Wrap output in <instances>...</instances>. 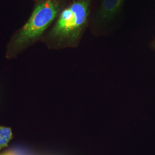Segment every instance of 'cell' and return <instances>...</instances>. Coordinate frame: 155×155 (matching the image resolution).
<instances>
[{
	"label": "cell",
	"mask_w": 155,
	"mask_h": 155,
	"mask_svg": "<svg viewBox=\"0 0 155 155\" xmlns=\"http://www.w3.org/2000/svg\"><path fill=\"white\" fill-rule=\"evenodd\" d=\"M89 0H76L61 12L48 38L58 45H70L80 36L89 16Z\"/></svg>",
	"instance_id": "2"
},
{
	"label": "cell",
	"mask_w": 155,
	"mask_h": 155,
	"mask_svg": "<svg viewBox=\"0 0 155 155\" xmlns=\"http://www.w3.org/2000/svg\"><path fill=\"white\" fill-rule=\"evenodd\" d=\"M12 136L13 134L10 127L0 126V151L8 146Z\"/></svg>",
	"instance_id": "4"
},
{
	"label": "cell",
	"mask_w": 155,
	"mask_h": 155,
	"mask_svg": "<svg viewBox=\"0 0 155 155\" xmlns=\"http://www.w3.org/2000/svg\"><path fill=\"white\" fill-rule=\"evenodd\" d=\"M125 0H102L97 18L101 22L112 20L120 13Z\"/></svg>",
	"instance_id": "3"
},
{
	"label": "cell",
	"mask_w": 155,
	"mask_h": 155,
	"mask_svg": "<svg viewBox=\"0 0 155 155\" xmlns=\"http://www.w3.org/2000/svg\"><path fill=\"white\" fill-rule=\"evenodd\" d=\"M61 9V4L58 0H40L27 21L10 39L6 57L15 58L36 43L59 16Z\"/></svg>",
	"instance_id": "1"
}]
</instances>
